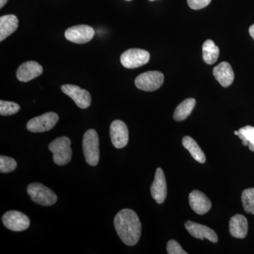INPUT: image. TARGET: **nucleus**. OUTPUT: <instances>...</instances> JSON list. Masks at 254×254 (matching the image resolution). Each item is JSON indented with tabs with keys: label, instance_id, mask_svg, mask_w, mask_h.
I'll use <instances>...</instances> for the list:
<instances>
[{
	"label": "nucleus",
	"instance_id": "obj_19",
	"mask_svg": "<svg viewBox=\"0 0 254 254\" xmlns=\"http://www.w3.org/2000/svg\"><path fill=\"white\" fill-rule=\"evenodd\" d=\"M184 147L190 151V155L194 160L200 163H204L206 158L203 150L198 143L190 136H185L182 139Z\"/></svg>",
	"mask_w": 254,
	"mask_h": 254
},
{
	"label": "nucleus",
	"instance_id": "obj_26",
	"mask_svg": "<svg viewBox=\"0 0 254 254\" xmlns=\"http://www.w3.org/2000/svg\"><path fill=\"white\" fill-rule=\"evenodd\" d=\"M167 251L169 254H187L181 246L175 240H170L167 244Z\"/></svg>",
	"mask_w": 254,
	"mask_h": 254
},
{
	"label": "nucleus",
	"instance_id": "obj_27",
	"mask_svg": "<svg viewBox=\"0 0 254 254\" xmlns=\"http://www.w3.org/2000/svg\"><path fill=\"white\" fill-rule=\"evenodd\" d=\"M211 0H187L190 9L198 10L206 7L210 4Z\"/></svg>",
	"mask_w": 254,
	"mask_h": 254
},
{
	"label": "nucleus",
	"instance_id": "obj_31",
	"mask_svg": "<svg viewBox=\"0 0 254 254\" xmlns=\"http://www.w3.org/2000/svg\"><path fill=\"white\" fill-rule=\"evenodd\" d=\"M149 1H155V0H149Z\"/></svg>",
	"mask_w": 254,
	"mask_h": 254
},
{
	"label": "nucleus",
	"instance_id": "obj_10",
	"mask_svg": "<svg viewBox=\"0 0 254 254\" xmlns=\"http://www.w3.org/2000/svg\"><path fill=\"white\" fill-rule=\"evenodd\" d=\"M61 90L64 94L69 96L81 109H86L91 105V94L86 90L71 84L63 85Z\"/></svg>",
	"mask_w": 254,
	"mask_h": 254
},
{
	"label": "nucleus",
	"instance_id": "obj_3",
	"mask_svg": "<svg viewBox=\"0 0 254 254\" xmlns=\"http://www.w3.org/2000/svg\"><path fill=\"white\" fill-rule=\"evenodd\" d=\"M83 150L86 163L91 166L98 165L100 159L99 137L95 130L89 129L84 133Z\"/></svg>",
	"mask_w": 254,
	"mask_h": 254
},
{
	"label": "nucleus",
	"instance_id": "obj_28",
	"mask_svg": "<svg viewBox=\"0 0 254 254\" xmlns=\"http://www.w3.org/2000/svg\"><path fill=\"white\" fill-rule=\"evenodd\" d=\"M250 36L254 38V24L252 25V26H250Z\"/></svg>",
	"mask_w": 254,
	"mask_h": 254
},
{
	"label": "nucleus",
	"instance_id": "obj_24",
	"mask_svg": "<svg viewBox=\"0 0 254 254\" xmlns=\"http://www.w3.org/2000/svg\"><path fill=\"white\" fill-rule=\"evenodd\" d=\"M20 110V106L14 102L0 101V115L2 116H10L16 114Z\"/></svg>",
	"mask_w": 254,
	"mask_h": 254
},
{
	"label": "nucleus",
	"instance_id": "obj_12",
	"mask_svg": "<svg viewBox=\"0 0 254 254\" xmlns=\"http://www.w3.org/2000/svg\"><path fill=\"white\" fill-rule=\"evenodd\" d=\"M150 192L153 199L159 204L165 201L167 196V183L165 174L161 168L157 169L155 172L154 181L150 187Z\"/></svg>",
	"mask_w": 254,
	"mask_h": 254
},
{
	"label": "nucleus",
	"instance_id": "obj_18",
	"mask_svg": "<svg viewBox=\"0 0 254 254\" xmlns=\"http://www.w3.org/2000/svg\"><path fill=\"white\" fill-rule=\"evenodd\" d=\"M18 19L14 14H7L0 17V41H3L16 31Z\"/></svg>",
	"mask_w": 254,
	"mask_h": 254
},
{
	"label": "nucleus",
	"instance_id": "obj_29",
	"mask_svg": "<svg viewBox=\"0 0 254 254\" xmlns=\"http://www.w3.org/2000/svg\"><path fill=\"white\" fill-rule=\"evenodd\" d=\"M8 0H0V8H2L7 2Z\"/></svg>",
	"mask_w": 254,
	"mask_h": 254
},
{
	"label": "nucleus",
	"instance_id": "obj_23",
	"mask_svg": "<svg viewBox=\"0 0 254 254\" xmlns=\"http://www.w3.org/2000/svg\"><path fill=\"white\" fill-rule=\"evenodd\" d=\"M242 201L247 213L254 215V189L250 188L242 192Z\"/></svg>",
	"mask_w": 254,
	"mask_h": 254
},
{
	"label": "nucleus",
	"instance_id": "obj_30",
	"mask_svg": "<svg viewBox=\"0 0 254 254\" xmlns=\"http://www.w3.org/2000/svg\"><path fill=\"white\" fill-rule=\"evenodd\" d=\"M235 135H237V136H238V131H235Z\"/></svg>",
	"mask_w": 254,
	"mask_h": 254
},
{
	"label": "nucleus",
	"instance_id": "obj_2",
	"mask_svg": "<svg viewBox=\"0 0 254 254\" xmlns=\"http://www.w3.org/2000/svg\"><path fill=\"white\" fill-rule=\"evenodd\" d=\"M48 148L53 153V161L56 165L63 166L71 161L72 151L71 140L68 137L56 138L50 143Z\"/></svg>",
	"mask_w": 254,
	"mask_h": 254
},
{
	"label": "nucleus",
	"instance_id": "obj_6",
	"mask_svg": "<svg viewBox=\"0 0 254 254\" xmlns=\"http://www.w3.org/2000/svg\"><path fill=\"white\" fill-rule=\"evenodd\" d=\"M59 121V116L55 113H47L28 122L27 129L33 133H41L52 129Z\"/></svg>",
	"mask_w": 254,
	"mask_h": 254
},
{
	"label": "nucleus",
	"instance_id": "obj_20",
	"mask_svg": "<svg viewBox=\"0 0 254 254\" xmlns=\"http://www.w3.org/2000/svg\"><path fill=\"white\" fill-rule=\"evenodd\" d=\"M195 105V100L193 98H188V99L184 100L177 107L176 110L174 113L173 118L177 122H182L186 120L191 113Z\"/></svg>",
	"mask_w": 254,
	"mask_h": 254
},
{
	"label": "nucleus",
	"instance_id": "obj_22",
	"mask_svg": "<svg viewBox=\"0 0 254 254\" xmlns=\"http://www.w3.org/2000/svg\"><path fill=\"white\" fill-rule=\"evenodd\" d=\"M238 136L245 146L248 145L250 149L254 152V127L246 126L238 131Z\"/></svg>",
	"mask_w": 254,
	"mask_h": 254
},
{
	"label": "nucleus",
	"instance_id": "obj_14",
	"mask_svg": "<svg viewBox=\"0 0 254 254\" xmlns=\"http://www.w3.org/2000/svg\"><path fill=\"white\" fill-rule=\"evenodd\" d=\"M185 227L187 231L190 232V235L195 238L200 239L201 240L207 239L213 243L218 242V235L210 227L192 221H187L185 223Z\"/></svg>",
	"mask_w": 254,
	"mask_h": 254
},
{
	"label": "nucleus",
	"instance_id": "obj_8",
	"mask_svg": "<svg viewBox=\"0 0 254 254\" xmlns=\"http://www.w3.org/2000/svg\"><path fill=\"white\" fill-rule=\"evenodd\" d=\"M1 220L6 228L14 232H21L27 230L31 223L27 215L16 210L6 212L3 215Z\"/></svg>",
	"mask_w": 254,
	"mask_h": 254
},
{
	"label": "nucleus",
	"instance_id": "obj_5",
	"mask_svg": "<svg viewBox=\"0 0 254 254\" xmlns=\"http://www.w3.org/2000/svg\"><path fill=\"white\" fill-rule=\"evenodd\" d=\"M164 75L160 71H150L141 73L135 79L138 89L144 91H155L163 84Z\"/></svg>",
	"mask_w": 254,
	"mask_h": 254
},
{
	"label": "nucleus",
	"instance_id": "obj_11",
	"mask_svg": "<svg viewBox=\"0 0 254 254\" xmlns=\"http://www.w3.org/2000/svg\"><path fill=\"white\" fill-rule=\"evenodd\" d=\"M110 138L114 146L118 149L128 144V130L126 124L121 120H115L110 125Z\"/></svg>",
	"mask_w": 254,
	"mask_h": 254
},
{
	"label": "nucleus",
	"instance_id": "obj_32",
	"mask_svg": "<svg viewBox=\"0 0 254 254\" xmlns=\"http://www.w3.org/2000/svg\"><path fill=\"white\" fill-rule=\"evenodd\" d=\"M127 1H131V0H127Z\"/></svg>",
	"mask_w": 254,
	"mask_h": 254
},
{
	"label": "nucleus",
	"instance_id": "obj_4",
	"mask_svg": "<svg viewBox=\"0 0 254 254\" xmlns=\"http://www.w3.org/2000/svg\"><path fill=\"white\" fill-rule=\"evenodd\" d=\"M27 193L33 201L43 206L54 205L58 200L54 191L41 183L30 184L27 187Z\"/></svg>",
	"mask_w": 254,
	"mask_h": 254
},
{
	"label": "nucleus",
	"instance_id": "obj_16",
	"mask_svg": "<svg viewBox=\"0 0 254 254\" xmlns=\"http://www.w3.org/2000/svg\"><path fill=\"white\" fill-rule=\"evenodd\" d=\"M213 75L215 79L222 86L227 88L233 83L235 73L231 65L227 62H222L213 68Z\"/></svg>",
	"mask_w": 254,
	"mask_h": 254
},
{
	"label": "nucleus",
	"instance_id": "obj_1",
	"mask_svg": "<svg viewBox=\"0 0 254 254\" xmlns=\"http://www.w3.org/2000/svg\"><path fill=\"white\" fill-rule=\"evenodd\" d=\"M119 237L127 246L138 243L141 235V223L137 214L131 209L120 210L114 220Z\"/></svg>",
	"mask_w": 254,
	"mask_h": 254
},
{
	"label": "nucleus",
	"instance_id": "obj_13",
	"mask_svg": "<svg viewBox=\"0 0 254 254\" xmlns=\"http://www.w3.org/2000/svg\"><path fill=\"white\" fill-rule=\"evenodd\" d=\"M43 72V66L34 61L23 63L16 71L18 81L28 82L41 76Z\"/></svg>",
	"mask_w": 254,
	"mask_h": 254
},
{
	"label": "nucleus",
	"instance_id": "obj_9",
	"mask_svg": "<svg viewBox=\"0 0 254 254\" xmlns=\"http://www.w3.org/2000/svg\"><path fill=\"white\" fill-rule=\"evenodd\" d=\"M65 38L68 41L76 43V44H84L93 39L95 35V31L91 26L88 25H77L68 28L65 31Z\"/></svg>",
	"mask_w": 254,
	"mask_h": 254
},
{
	"label": "nucleus",
	"instance_id": "obj_7",
	"mask_svg": "<svg viewBox=\"0 0 254 254\" xmlns=\"http://www.w3.org/2000/svg\"><path fill=\"white\" fill-rule=\"evenodd\" d=\"M150 53L145 50L132 48L121 55L122 64L127 68H135L145 65L149 62Z\"/></svg>",
	"mask_w": 254,
	"mask_h": 254
},
{
	"label": "nucleus",
	"instance_id": "obj_21",
	"mask_svg": "<svg viewBox=\"0 0 254 254\" xmlns=\"http://www.w3.org/2000/svg\"><path fill=\"white\" fill-rule=\"evenodd\" d=\"M220 55V50L212 40H207L203 45V61L208 64L216 63Z\"/></svg>",
	"mask_w": 254,
	"mask_h": 254
},
{
	"label": "nucleus",
	"instance_id": "obj_15",
	"mask_svg": "<svg viewBox=\"0 0 254 254\" xmlns=\"http://www.w3.org/2000/svg\"><path fill=\"white\" fill-rule=\"evenodd\" d=\"M190 208L198 215L208 213L211 208V202L203 192L194 190L189 195Z\"/></svg>",
	"mask_w": 254,
	"mask_h": 254
},
{
	"label": "nucleus",
	"instance_id": "obj_17",
	"mask_svg": "<svg viewBox=\"0 0 254 254\" xmlns=\"http://www.w3.org/2000/svg\"><path fill=\"white\" fill-rule=\"evenodd\" d=\"M229 230L232 237L238 239H245L248 233V221L244 215L240 214L232 216L229 223Z\"/></svg>",
	"mask_w": 254,
	"mask_h": 254
},
{
	"label": "nucleus",
	"instance_id": "obj_25",
	"mask_svg": "<svg viewBox=\"0 0 254 254\" xmlns=\"http://www.w3.org/2000/svg\"><path fill=\"white\" fill-rule=\"evenodd\" d=\"M17 167V163L14 159L10 157L1 155L0 156V172L1 173H9L14 171Z\"/></svg>",
	"mask_w": 254,
	"mask_h": 254
}]
</instances>
